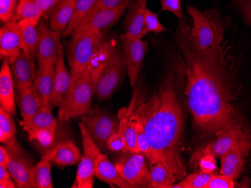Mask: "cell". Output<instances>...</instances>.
<instances>
[{"mask_svg": "<svg viewBox=\"0 0 251 188\" xmlns=\"http://www.w3.org/2000/svg\"><path fill=\"white\" fill-rule=\"evenodd\" d=\"M200 170L205 173H212L217 169V161L212 154H204L201 157L198 163Z\"/></svg>", "mask_w": 251, "mask_h": 188, "instance_id": "cell-43", "label": "cell"}, {"mask_svg": "<svg viewBox=\"0 0 251 188\" xmlns=\"http://www.w3.org/2000/svg\"><path fill=\"white\" fill-rule=\"evenodd\" d=\"M123 49L125 54L126 72L131 88L134 89L138 84L144 59L148 50V41L132 37L126 33L121 36Z\"/></svg>", "mask_w": 251, "mask_h": 188, "instance_id": "cell-11", "label": "cell"}, {"mask_svg": "<svg viewBox=\"0 0 251 188\" xmlns=\"http://www.w3.org/2000/svg\"><path fill=\"white\" fill-rule=\"evenodd\" d=\"M57 122L53 116L51 109L48 106H42L28 123L23 124L25 131L36 128H56Z\"/></svg>", "mask_w": 251, "mask_h": 188, "instance_id": "cell-28", "label": "cell"}, {"mask_svg": "<svg viewBox=\"0 0 251 188\" xmlns=\"http://www.w3.org/2000/svg\"><path fill=\"white\" fill-rule=\"evenodd\" d=\"M132 0H97L92 9L90 10L88 15L101 9H111L116 8L128 2H132Z\"/></svg>", "mask_w": 251, "mask_h": 188, "instance_id": "cell-42", "label": "cell"}, {"mask_svg": "<svg viewBox=\"0 0 251 188\" xmlns=\"http://www.w3.org/2000/svg\"><path fill=\"white\" fill-rule=\"evenodd\" d=\"M0 106L11 115L16 113L15 83L11 64L7 59H3L0 71Z\"/></svg>", "mask_w": 251, "mask_h": 188, "instance_id": "cell-20", "label": "cell"}, {"mask_svg": "<svg viewBox=\"0 0 251 188\" xmlns=\"http://www.w3.org/2000/svg\"><path fill=\"white\" fill-rule=\"evenodd\" d=\"M75 0H58L52 8L49 21L53 30L63 33L74 14Z\"/></svg>", "mask_w": 251, "mask_h": 188, "instance_id": "cell-24", "label": "cell"}, {"mask_svg": "<svg viewBox=\"0 0 251 188\" xmlns=\"http://www.w3.org/2000/svg\"><path fill=\"white\" fill-rule=\"evenodd\" d=\"M55 62H50L43 68H37L36 77L31 88L36 94L42 106L50 108V99L53 94L55 79Z\"/></svg>", "mask_w": 251, "mask_h": 188, "instance_id": "cell-17", "label": "cell"}, {"mask_svg": "<svg viewBox=\"0 0 251 188\" xmlns=\"http://www.w3.org/2000/svg\"><path fill=\"white\" fill-rule=\"evenodd\" d=\"M22 43L21 50L32 60H36L38 46H39L40 32L39 20H22Z\"/></svg>", "mask_w": 251, "mask_h": 188, "instance_id": "cell-23", "label": "cell"}, {"mask_svg": "<svg viewBox=\"0 0 251 188\" xmlns=\"http://www.w3.org/2000/svg\"><path fill=\"white\" fill-rule=\"evenodd\" d=\"M146 157L142 152L118 153L115 165L124 180L132 188H151V175Z\"/></svg>", "mask_w": 251, "mask_h": 188, "instance_id": "cell-7", "label": "cell"}, {"mask_svg": "<svg viewBox=\"0 0 251 188\" xmlns=\"http://www.w3.org/2000/svg\"><path fill=\"white\" fill-rule=\"evenodd\" d=\"M234 180L235 179L231 177L222 174L213 175L209 182L204 185V188H234L236 186Z\"/></svg>", "mask_w": 251, "mask_h": 188, "instance_id": "cell-39", "label": "cell"}, {"mask_svg": "<svg viewBox=\"0 0 251 188\" xmlns=\"http://www.w3.org/2000/svg\"><path fill=\"white\" fill-rule=\"evenodd\" d=\"M71 72L65 64L64 50L63 44L59 47L57 59L55 64V79L53 94L50 102V109L60 106L67 95L71 85Z\"/></svg>", "mask_w": 251, "mask_h": 188, "instance_id": "cell-16", "label": "cell"}, {"mask_svg": "<svg viewBox=\"0 0 251 188\" xmlns=\"http://www.w3.org/2000/svg\"><path fill=\"white\" fill-rule=\"evenodd\" d=\"M232 3L240 11L246 23L251 25V0H233Z\"/></svg>", "mask_w": 251, "mask_h": 188, "instance_id": "cell-44", "label": "cell"}, {"mask_svg": "<svg viewBox=\"0 0 251 188\" xmlns=\"http://www.w3.org/2000/svg\"><path fill=\"white\" fill-rule=\"evenodd\" d=\"M187 13L193 20L190 26V37L199 50H206L212 45L215 39V32L206 14L202 13L194 6H187Z\"/></svg>", "mask_w": 251, "mask_h": 188, "instance_id": "cell-12", "label": "cell"}, {"mask_svg": "<svg viewBox=\"0 0 251 188\" xmlns=\"http://www.w3.org/2000/svg\"><path fill=\"white\" fill-rule=\"evenodd\" d=\"M185 80V64L179 53L171 60L167 71L153 92L148 94L142 84L136 85L129 106L131 117L143 124L151 148L149 165L164 164L173 184L187 175L180 148L184 115L180 93Z\"/></svg>", "mask_w": 251, "mask_h": 188, "instance_id": "cell-2", "label": "cell"}, {"mask_svg": "<svg viewBox=\"0 0 251 188\" xmlns=\"http://www.w3.org/2000/svg\"><path fill=\"white\" fill-rule=\"evenodd\" d=\"M215 32L206 50H199L190 37V25L179 21L175 43L185 64L184 94L197 138L203 144L233 128L251 130L238 103L242 62L228 35L231 20L212 9L204 12Z\"/></svg>", "mask_w": 251, "mask_h": 188, "instance_id": "cell-1", "label": "cell"}, {"mask_svg": "<svg viewBox=\"0 0 251 188\" xmlns=\"http://www.w3.org/2000/svg\"><path fill=\"white\" fill-rule=\"evenodd\" d=\"M235 146H240L247 156L251 150V130L233 128L218 134L193 152L190 165L197 167L199 161L204 154H212L215 158H221Z\"/></svg>", "mask_w": 251, "mask_h": 188, "instance_id": "cell-6", "label": "cell"}, {"mask_svg": "<svg viewBox=\"0 0 251 188\" xmlns=\"http://www.w3.org/2000/svg\"><path fill=\"white\" fill-rule=\"evenodd\" d=\"M118 116L119 121V131L125 140L126 150L132 153L141 152L137 143L133 120L130 117L129 106L120 109Z\"/></svg>", "mask_w": 251, "mask_h": 188, "instance_id": "cell-26", "label": "cell"}, {"mask_svg": "<svg viewBox=\"0 0 251 188\" xmlns=\"http://www.w3.org/2000/svg\"><path fill=\"white\" fill-rule=\"evenodd\" d=\"M82 123L99 148L105 149L108 138L119 131V121L115 117L99 110L84 115Z\"/></svg>", "mask_w": 251, "mask_h": 188, "instance_id": "cell-10", "label": "cell"}, {"mask_svg": "<svg viewBox=\"0 0 251 188\" xmlns=\"http://www.w3.org/2000/svg\"><path fill=\"white\" fill-rule=\"evenodd\" d=\"M29 141H36L42 149H50L53 146L56 129L36 128L27 131Z\"/></svg>", "mask_w": 251, "mask_h": 188, "instance_id": "cell-32", "label": "cell"}, {"mask_svg": "<svg viewBox=\"0 0 251 188\" xmlns=\"http://www.w3.org/2000/svg\"><path fill=\"white\" fill-rule=\"evenodd\" d=\"M5 148L11 156L8 172L15 181L18 188H36L35 167L27 154L23 149L16 138L13 137L5 143Z\"/></svg>", "mask_w": 251, "mask_h": 188, "instance_id": "cell-8", "label": "cell"}, {"mask_svg": "<svg viewBox=\"0 0 251 188\" xmlns=\"http://www.w3.org/2000/svg\"><path fill=\"white\" fill-rule=\"evenodd\" d=\"M214 1H215V2H218V1H219V0H214Z\"/></svg>", "mask_w": 251, "mask_h": 188, "instance_id": "cell-48", "label": "cell"}, {"mask_svg": "<svg viewBox=\"0 0 251 188\" xmlns=\"http://www.w3.org/2000/svg\"><path fill=\"white\" fill-rule=\"evenodd\" d=\"M11 174L7 168L0 166V188H18L17 184L11 180Z\"/></svg>", "mask_w": 251, "mask_h": 188, "instance_id": "cell-46", "label": "cell"}, {"mask_svg": "<svg viewBox=\"0 0 251 188\" xmlns=\"http://www.w3.org/2000/svg\"><path fill=\"white\" fill-rule=\"evenodd\" d=\"M22 24L21 21H9L0 29L1 59H7L10 64L14 63L21 53Z\"/></svg>", "mask_w": 251, "mask_h": 188, "instance_id": "cell-14", "label": "cell"}, {"mask_svg": "<svg viewBox=\"0 0 251 188\" xmlns=\"http://www.w3.org/2000/svg\"><path fill=\"white\" fill-rule=\"evenodd\" d=\"M161 12H169L177 17L178 21L184 19L181 0H159Z\"/></svg>", "mask_w": 251, "mask_h": 188, "instance_id": "cell-40", "label": "cell"}, {"mask_svg": "<svg viewBox=\"0 0 251 188\" xmlns=\"http://www.w3.org/2000/svg\"><path fill=\"white\" fill-rule=\"evenodd\" d=\"M43 18V13L32 0H20L18 8L11 21L22 20H39Z\"/></svg>", "mask_w": 251, "mask_h": 188, "instance_id": "cell-30", "label": "cell"}, {"mask_svg": "<svg viewBox=\"0 0 251 188\" xmlns=\"http://www.w3.org/2000/svg\"><path fill=\"white\" fill-rule=\"evenodd\" d=\"M96 177L100 180L107 182L111 185H116L121 188H133L126 181L123 179L121 174L108 159L105 154L100 153L96 161Z\"/></svg>", "mask_w": 251, "mask_h": 188, "instance_id": "cell-22", "label": "cell"}, {"mask_svg": "<svg viewBox=\"0 0 251 188\" xmlns=\"http://www.w3.org/2000/svg\"><path fill=\"white\" fill-rule=\"evenodd\" d=\"M17 102L23 118L22 125L28 123L42 106V102L34 93L31 87L24 88L18 92Z\"/></svg>", "mask_w": 251, "mask_h": 188, "instance_id": "cell-27", "label": "cell"}, {"mask_svg": "<svg viewBox=\"0 0 251 188\" xmlns=\"http://www.w3.org/2000/svg\"><path fill=\"white\" fill-rule=\"evenodd\" d=\"M107 148L113 152H126L125 140L121 132L118 131L113 134L107 141Z\"/></svg>", "mask_w": 251, "mask_h": 188, "instance_id": "cell-41", "label": "cell"}, {"mask_svg": "<svg viewBox=\"0 0 251 188\" xmlns=\"http://www.w3.org/2000/svg\"><path fill=\"white\" fill-rule=\"evenodd\" d=\"M151 188H169L171 185H174L171 179L170 174L162 163H157L151 166Z\"/></svg>", "mask_w": 251, "mask_h": 188, "instance_id": "cell-33", "label": "cell"}, {"mask_svg": "<svg viewBox=\"0 0 251 188\" xmlns=\"http://www.w3.org/2000/svg\"><path fill=\"white\" fill-rule=\"evenodd\" d=\"M82 155L81 151L73 141L66 140L53 146L45 151L42 158H45L60 167H67L78 164Z\"/></svg>", "mask_w": 251, "mask_h": 188, "instance_id": "cell-19", "label": "cell"}, {"mask_svg": "<svg viewBox=\"0 0 251 188\" xmlns=\"http://www.w3.org/2000/svg\"><path fill=\"white\" fill-rule=\"evenodd\" d=\"M79 127L82 136L83 155L72 188H92L95 181L96 161L101 152L85 125L81 123L79 124Z\"/></svg>", "mask_w": 251, "mask_h": 188, "instance_id": "cell-9", "label": "cell"}, {"mask_svg": "<svg viewBox=\"0 0 251 188\" xmlns=\"http://www.w3.org/2000/svg\"><path fill=\"white\" fill-rule=\"evenodd\" d=\"M70 72L71 85L59 106V118L61 121H69L93 111L94 81L91 70L89 68L84 73Z\"/></svg>", "mask_w": 251, "mask_h": 188, "instance_id": "cell-4", "label": "cell"}, {"mask_svg": "<svg viewBox=\"0 0 251 188\" xmlns=\"http://www.w3.org/2000/svg\"><path fill=\"white\" fill-rule=\"evenodd\" d=\"M36 63L37 61L29 58L21 50L18 58L10 64L18 92L32 85L37 71Z\"/></svg>", "mask_w": 251, "mask_h": 188, "instance_id": "cell-18", "label": "cell"}, {"mask_svg": "<svg viewBox=\"0 0 251 188\" xmlns=\"http://www.w3.org/2000/svg\"><path fill=\"white\" fill-rule=\"evenodd\" d=\"M52 163L42 158L35 167V183L36 188H53L51 178Z\"/></svg>", "mask_w": 251, "mask_h": 188, "instance_id": "cell-31", "label": "cell"}, {"mask_svg": "<svg viewBox=\"0 0 251 188\" xmlns=\"http://www.w3.org/2000/svg\"><path fill=\"white\" fill-rule=\"evenodd\" d=\"M245 152L240 146H235L221 157V168L220 173L238 179L245 167Z\"/></svg>", "mask_w": 251, "mask_h": 188, "instance_id": "cell-25", "label": "cell"}, {"mask_svg": "<svg viewBox=\"0 0 251 188\" xmlns=\"http://www.w3.org/2000/svg\"><path fill=\"white\" fill-rule=\"evenodd\" d=\"M213 175V173H205L200 170L184 177L180 182L171 185L169 188H204Z\"/></svg>", "mask_w": 251, "mask_h": 188, "instance_id": "cell-34", "label": "cell"}, {"mask_svg": "<svg viewBox=\"0 0 251 188\" xmlns=\"http://www.w3.org/2000/svg\"><path fill=\"white\" fill-rule=\"evenodd\" d=\"M89 68L94 81V94L101 100L108 99L124 77L126 64L124 50L113 42H104Z\"/></svg>", "mask_w": 251, "mask_h": 188, "instance_id": "cell-3", "label": "cell"}, {"mask_svg": "<svg viewBox=\"0 0 251 188\" xmlns=\"http://www.w3.org/2000/svg\"><path fill=\"white\" fill-rule=\"evenodd\" d=\"M131 119L133 120L135 134H136L137 143L139 145V149H140L141 152L145 154L147 160H148V158H150L151 148L149 143H148L145 128H144L143 124L139 119H133L132 117H131Z\"/></svg>", "mask_w": 251, "mask_h": 188, "instance_id": "cell-37", "label": "cell"}, {"mask_svg": "<svg viewBox=\"0 0 251 188\" xmlns=\"http://www.w3.org/2000/svg\"><path fill=\"white\" fill-rule=\"evenodd\" d=\"M148 0H132L124 21L125 33L132 37L143 39L145 13Z\"/></svg>", "mask_w": 251, "mask_h": 188, "instance_id": "cell-21", "label": "cell"}, {"mask_svg": "<svg viewBox=\"0 0 251 188\" xmlns=\"http://www.w3.org/2000/svg\"><path fill=\"white\" fill-rule=\"evenodd\" d=\"M158 16H159V14L154 13L147 8L146 13H145L143 38L150 32H154L158 34V33H162V32L168 31V29L159 22Z\"/></svg>", "mask_w": 251, "mask_h": 188, "instance_id": "cell-36", "label": "cell"}, {"mask_svg": "<svg viewBox=\"0 0 251 188\" xmlns=\"http://www.w3.org/2000/svg\"><path fill=\"white\" fill-rule=\"evenodd\" d=\"M16 134L13 115L0 107V141L2 143H8L15 137Z\"/></svg>", "mask_w": 251, "mask_h": 188, "instance_id": "cell-35", "label": "cell"}, {"mask_svg": "<svg viewBox=\"0 0 251 188\" xmlns=\"http://www.w3.org/2000/svg\"><path fill=\"white\" fill-rule=\"evenodd\" d=\"M104 42L101 32L82 31L73 34L67 53L70 71H87Z\"/></svg>", "mask_w": 251, "mask_h": 188, "instance_id": "cell-5", "label": "cell"}, {"mask_svg": "<svg viewBox=\"0 0 251 188\" xmlns=\"http://www.w3.org/2000/svg\"><path fill=\"white\" fill-rule=\"evenodd\" d=\"M10 161H11V156L9 153L8 152L5 146H0V166L8 169Z\"/></svg>", "mask_w": 251, "mask_h": 188, "instance_id": "cell-47", "label": "cell"}, {"mask_svg": "<svg viewBox=\"0 0 251 188\" xmlns=\"http://www.w3.org/2000/svg\"><path fill=\"white\" fill-rule=\"evenodd\" d=\"M130 4L131 2H128L118 8L100 10L87 15L82 23L73 32V34L82 31L101 32L103 29L114 26L118 23Z\"/></svg>", "mask_w": 251, "mask_h": 188, "instance_id": "cell-15", "label": "cell"}, {"mask_svg": "<svg viewBox=\"0 0 251 188\" xmlns=\"http://www.w3.org/2000/svg\"><path fill=\"white\" fill-rule=\"evenodd\" d=\"M43 13V18L49 20L52 8L58 0H32Z\"/></svg>", "mask_w": 251, "mask_h": 188, "instance_id": "cell-45", "label": "cell"}, {"mask_svg": "<svg viewBox=\"0 0 251 188\" xmlns=\"http://www.w3.org/2000/svg\"><path fill=\"white\" fill-rule=\"evenodd\" d=\"M20 0H0V19L6 23L13 18Z\"/></svg>", "mask_w": 251, "mask_h": 188, "instance_id": "cell-38", "label": "cell"}, {"mask_svg": "<svg viewBox=\"0 0 251 188\" xmlns=\"http://www.w3.org/2000/svg\"><path fill=\"white\" fill-rule=\"evenodd\" d=\"M97 1V0H75L74 14H73L70 24L63 32L64 37L72 36L75 30L85 19L86 17L90 12V10L92 9Z\"/></svg>", "mask_w": 251, "mask_h": 188, "instance_id": "cell-29", "label": "cell"}, {"mask_svg": "<svg viewBox=\"0 0 251 188\" xmlns=\"http://www.w3.org/2000/svg\"><path fill=\"white\" fill-rule=\"evenodd\" d=\"M39 32L40 39L36 53L37 68H43L50 62L56 63L59 47L61 44V32L53 30L42 20L39 23Z\"/></svg>", "mask_w": 251, "mask_h": 188, "instance_id": "cell-13", "label": "cell"}]
</instances>
